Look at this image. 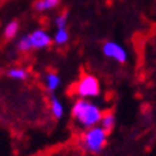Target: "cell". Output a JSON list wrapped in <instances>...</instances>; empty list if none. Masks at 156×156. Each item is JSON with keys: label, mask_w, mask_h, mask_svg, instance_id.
I'll return each mask as SVG.
<instances>
[{"label": "cell", "mask_w": 156, "mask_h": 156, "mask_svg": "<svg viewBox=\"0 0 156 156\" xmlns=\"http://www.w3.org/2000/svg\"><path fill=\"white\" fill-rule=\"evenodd\" d=\"M70 113L76 125L86 130L99 125L103 116V110L89 99H77L72 106Z\"/></svg>", "instance_id": "obj_1"}, {"label": "cell", "mask_w": 156, "mask_h": 156, "mask_svg": "<svg viewBox=\"0 0 156 156\" xmlns=\"http://www.w3.org/2000/svg\"><path fill=\"white\" fill-rule=\"evenodd\" d=\"M106 142H108V132L100 125L86 129L79 137V146L92 155L100 153L106 146Z\"/></svg>", "instance_id": "obj_2"}, {"label": "cell", "mask_w": 156, "mask_h": 156, "mask_svg": "<svg viewBox=\"0 0 156 156\" xmlns=\"http://www.w3.org/2000/svg\"><path fill=\"white\" fill-rule=\"evenodd\" d=\"M73 92L79 99H93L100 95V83L92 73H83L73 85Z\"/></svg>", "instance_id": "obj_3"}, {"label": "cell", "mask_w": 156, "mask_h": 156, "mask_svg": "<svg viewBox=\"0 0 156 156\" xmlns=\"http://www.w3.org/2000/svg\"><path fill=\"white\" fill-rule=\"evenodd\" d=\"M102 52L106 57L112 59V60L118 62V63H126L128 60V52L126 49L120 46L119 43L113 42V40H108L102 44Z\"/></svg>", "instance_id": "obj_4"}, {"label": "cell", "mask_w": 156, "mask_h": 156, "mask_svg": "<svg viewBox=\"0 0 156 156\" xmlns=\"http://www.w3.org/2000/svg\"><path fill=\"white\" fill-rule=\"evenodd\" d=\"M29 39H30V42H32L33 50L48 49L53 44V37L44 29H34L32 33H29Z\"/></svg>", "instance_id": "obj_5"}, {"label": "cell", "mask_w": 156, "mask_h": 156, "mask_svg": "<svg viewBox=\"0 0 156 156\" xmlns=\"http://www.w3.org/2000/svg\"><path fill=\"white\" fill-rule=\"evenodd\" d=\"M43 82H44V87L48 90L50 95H53L62 85V80H60V76L57 75L56 72H48L44 77H43Z\"/></svg>", "instance_id": "obj_6"}, {"label": "cell", "mask_w": 156, "mask_h": 156, "mask_svg": "<svg viewBox=\"0 0 156 156\" xmlns=\"http://www.w3.org/2000/svg\"><path fill=\"white\" fill-rule=\"evenodd\" d=\"M6 76L12 80L23 82L29 79V69L23 66H12L6 70Z\"/></svg>", "instance_id": "obj_7"}, {"label": "cell", "mask_w": 156, "mask_h": 156, "mask_svg": "<svg viewBox=\"0 0 156 156\" xmlns=\"http://www.w3.org/2000/svg\"><path fill=\"white\" fill-rule=\"evenodd\" d=\"M62 3V0H34L33 9L37 13H43V12H49V10H55L59 7Z\"/></svg>", "instance_id": "obj_8"}, {"label": "cell", "mask_w": 156, "mask_h": 156, "mask_svg": "<svg viewBox=\"0 0 156 156\" xmlns=\"http://www.w3.org/2000/svg\"><path fill=\"white\" fill-rule=\"evenodd\" d=\"M49 108H50V113L56 119L63 118V115H65V106H63L60 99H59L55 93L50 95V98H49Z\"/></svg>", "instance_id": "obj_9"}, {"label": "cell", "mask_w": 156, "mask_h": 156, "mask_svg": "<svg viewBox=\"0 0 156 156\" xmlns=\"http://www.w3.org/2000/svg\"><path fill=\"white\" fill-rule=\"evenodd\" d=\"M115 123H116V118H115V113L112 110H108V112H103V116H102V120H100V126L106 130V132H112L115 128Z\"/></svg>", "instance_id": "obj_10"}, {"label": "cell", "mask_w": 156, "mask_h": 156, "mask_svg": "<svg viewBox=\"0 0 156 156\" xmlns=\"http://www.w3.org/2000/svg\"><path fill=\"white\" fill-rule=\"evenodd\" d=\"M20 30V23L19 20H10L9 23L5 26V30H3V34H5V39L7 40H12L17 36Z\"/></svg>", "instance_id": "obj_11"}, {"label": "cell", "mask_w": 156, "mask_h": 156, "mask_svg": "<svg viewBox=\"0 0 156 156\" xmlns=\"http://www.w3.org/2000/svg\"><path fill=\"white\" fill-rule=\"evenodd\" d=\"M69 42V32L67 29H57L53 36V43L56 46H65Z\"/></svg>", "instance_id": "obj_12"}, {"label": "cell", "mask_w": 156, "mask_h": 156, "mask_svg": "<svg viewBox=\"0 0 156 156\" xmlns=\"http://www.w3.org/2000/svg\"><path fill=\"white\" fill-rule=\"evenodd\" d=\"M17 50L22 53H29L30 50H33L32 48V42L29 39V34H24L17 40Z\"/></svg>", "instance_id": "obj_13"}, {"label": "cell", "mask_w": 156, "mask_h": 156, "mask_svg": "<svg viewBox=\"0 0 156 156\" xmlns=\"http://www.w3.org/2000/svg\"><path fill=\"white\" fill-rule=\"evenodd\" d=\"M67 17H69L67 12H62V13L57 14L56 17H55V26H56V29H66Z\"/></svg>", "instance_id": "obj_14"}]
</instances>
